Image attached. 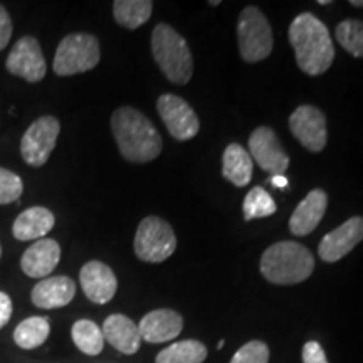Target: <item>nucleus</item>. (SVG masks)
Masks as SVG:
<instances>
[{
  "mask_svg": "<svg viewBox=\"0 0 363 363\" xmlns=\"http://www.w3.org/2000/svg\"><path fill=\"white\" fill-rule=\"evenodd\" d=\"M111 131L121 157L131 163H147L162 153V136L142 111L121 106L111 116Z\"/></svg>",
  "mask_w": 363,
  "mask_h": 363,
  "instance_id": "f257e3e1",
  "label": "nucleus"
},
{
  "mask_svg": "<svg viewBox=\"0 0 363 363\" xmlns=\"http://www.w3.org/2000/svg\"><path fill=\"white\" fill-rule=\"evenodd\" d=\"M289 43L294 49L298 67L308 76L323 74L333 65V40L326 26L313 13H299L291 22Z\"/></svg>",
  "mask_w": 363,
  "mask_h": 363,
  "instance_id": "f03ea898",
  "label": "nucleus"
},
{
  "mask_svg": "<svg viewBox=\"0 0 363 363\" xmlns=\"http://www.w3.org/2000/svg\"><path fill=\"white\" fill-rule=\"evenodd\" d=\"M262 276L272 284H299L315 269L310 249L293 240H281L267 247L261 257Z\"/></svg>",
  "mask_w": 363,
  "mask_h": 363,
  "instance_id": "7ed1b4c3",
  "label": "nucleus"
},
{
  "mask_svg": "<svg viewBox=\"0 0 363 363\" xmlns=\"http://www.w3.org/2000/svg\"><path fill=\"white\" fill-rule=\"evenodd\" d=\"M152 52L165 78L187 84L194 72V59L187 40L169 24H158L152 33Z\"/></svg>",
  "mask_w": 363,
  "mask_h": 363,
  "instance_id": "20e7f679",
  "label": "nucleus"
},
{
  "mask_svg": "<svg viewBox=\"0 0 363 363\" xmlns=\"http://www.w3.org/2000/svg\"><path fill=\"white\" fill-rule=\"evenodd\" d=\"M101 59L99 43L94 35L76 33L66 35L57 45L52 69L57 76H74L91 71Z\"/></svg>",
  "mask_w": 363,
  "mask_h": 363,
  "instance_id": "39448f33",
  "label": "nucleus"
},
{
  "mask_svg": "<svg viewBox=\"0 0 363 363\" xmlns=\"http://www.w3.org/2000/svg\"><path fill=\"white\" fill-rule=\"evenodd\" d=\"M135 254L143 262H163L169 259L177 249L174 229L167 220L157 216H148L140 222L135 234Z\"/></svg>",
  "mask_w": 363,
  "mask_h": 363,
  "instance_id": "423d86ee",
  "label": "nucleus"
},
{
  "mask_svg": "<svg viewBox=\"0 0 363 363\" xmlns=\"http://www.w3.org/2000/svg\"><path fill=\"white\" fill-rule=\"evenodd\" d=\"M240 56L246 62H259L272 51V30L259 9L249 6L240 12L238 22Z\"/></svg>",
  "mask_w": 363,
  "mask_h": 363,
  "instance_id": "0eeeda50",
  "label": "nucleus"
},
{
  "mask_svg": "<svg viewBox=\"0 0 363 363\" xmlns=\"http://www.w3.org/2000/svg\"><path fill=\"white\" fill-rule=\"evenodd\" d=\"M61 123L51 115L40 116L26 130L21 140V155L29 167L39 169L51 157L56 147Z\"/></svg>",
  "mask_w": 363,
  "mask_h": 363,
  "instance_id": "6e6552de",
  "label": "nucleus"
},
{
  "mask_svg": "<svg viewBox=\"0 0 363 363\" xmlns=\"http://www.w3.org/2000/svg\"><path fill=\"white\" fill-rule=\"evenodd\" d=\"M6 67L11 74L22 78L27 83H39L44 79L45 66L44 54L40 51L39 40L33 35H24L13 44L9 52Z\"/></svg>",
  "mask_w": 363,
  "mask_h": 363,
  "instance_id": "1a4fd4ad",
  "label": "nucleus"
},
{
  "mask_svg": "<svg viewBox=\"0 0 363 363\" xmlns=\"http://www.w3.org/2000/svg\"><path fill=\"white\" fill-rule=\"evenodd\" d=\"M157 110L169 133L179 142L192 140L201 130V121H199L192 106L180 96L162 94L157 101Z\"/></svg>",
  "mask_w": 363,
  "mask_h": 363,
  "instance_id": "9d476101",
  "label": "nucleus"
},
{
  "mask_svg": "<svg viewBox=\"0 0 363 363\" xmlns=\"http://www.w3.org/2000/svg\"><path fill=\"white\" fill-rule=\"evenodd\" d=\"M289 128L294 138L313 153L321 152L326 147L328 130L323 111L311 104H303L289 116Z\"/></svg>",
  "mask_w": 363,
  "mask_h": 363,
  "instance_id": "9b49d317",
  "label": "nucleus"
},
{
  "mask_svg": "<svg viewBox=\"0 0 363 363\" xmlns=\"http://www.w3.org/2000/svg\"><path fill=\"white\" fill-rule=\"evenodd\" d=\"M249 155L271 175H284L289 167V157L286 155L278 135L267 126H259L249 136Z\"/></svg>",
  "mask_w": 363,
  "mask_h": 363,
  "instance_id": "f8f14e48",
  "label": "nucleus"
},
{
  "mask_svg": "<svg viewBox=\"0 0 363 363\" xmlns=\"http://www.w3.org/2000/svg\"><path fill=\"white\" fill-rule=\"evenodd\" d=\"M81 288L86 298L96 305H106L115 298L118 279L110 266L99 261H89L81 267L79 272Z\"/></svg>",
  "mask_w": 363,
  "mask_h": 363,
  "instance_id": "ddd939ff",
  "label": "nucleus"
},
{
  "mask_svg": "<svg viewBox=\"0 0 363 363\" xmlns=\"http://www.w3.org/2000/svg\"><path fill=\"white\" fill-rule=\"evenodd\" d=\"M363 239V217H352L321 239L318 254L325 262H337Z\"/></svg>",
  "mask_w": 363,
  "mask_h": 363,
  "instance_id": "4468645a",
  "label": "nucleus"
},
{
  "mask_svg": "<svg viewBox=\"0 0 363 363\" xmlns=\"http://www.w3.org/2000/svg\"><path fill=\"white\" fill-rule=\"evenodd\" d=\"M184 330V320L174 310H153L142 318L138 325L140 337L148 343H167L175 340Z\"/></svg>",
  "mask_w": 363,
  "mask_h": 363,
  "instance_id": "2eb2a0df",
  "label": "nucleus"
},
{
  "mask_svg": "<svg viewBox=\"0 0 363 363\" xmlns=\"http://www.w3.org/2000/svg\"><path fill=\"white\" fill-rule=\"evenodd\" d=\"M61 259V247L54 239H39L22 254L21 267L29 278L45 279Z\"/></svg>",
  "mask_w": 363,
  "mask_h": 363,
  "instance_id": "dca6fc26",
  "label": "nucleus"
},
{
  "mask_svg": "<svg viewBox=\"0 0 363 363\" xmlns=\"http://www.w3.org/2000/svg\"><path fill=\"white\" fill-rule=\"evenodd\" d=\"M76 294V283L67 276H52L40 279L33 288L30 301L43 310H56L69 305Z\"/></svg>",
  "mask_w": 363,
  "mask_h": 363,
  "instance_id": "f3484780",
  "label": "nucleus"
},
{
  "mask_svg": "<svg viewBox=\"0 0 363 363\" xmlns=\"http://www.w3.org/2000/svg\"><path fill=\"white\" fill-rule=\"evenodd\" d=\"M326 207H328V197L323 190H311L294 208L291 219H289V230L294 235L311 234L323 219Z\"/></svg>",
  "mask_w": 363,
  "mask_h": 363,
  "instance_id": "a211bd4d",
  "label": "nucleus"
},
{
  "mask_svg": "<svg viewBox=\"0 0 363 363\" xmlns=\"http://www.w3.org/2000/svg\"><path fill=\"white\" fill-rule=\"evenodd\" d=\"M103 337L118 352L125 355H135L140 350L142 337H140L138 326L133 320L125 315H111L103 323Z\"/></svg>",
  "mask_w": 363,
  "mask_h": 363,
  "instance_id": "6ab92c4d",
  "label": "nucleus"
},
{
  "mask_svg": "<svg viewBox=\"0 0 363 363\" xmlns=\"http://www.w3.org/2000/svg\"><path fill=\"white\" fill-rule=\"evenodd\" d=\"M54 214L45 207H30L26 208L17 216L12 224V234L17 240L27 242V240L44 239L45 234L51 233L54 227Z\"/></svg>",
  "mask_w": 363,
  "mask_h": 363,
  "instance_id": "aec40b11",
  "label": "nucleus"
},
{
  "mask_svg": "<svg viewBox=\"0 0 363 363\" xmlns=\"http://www.w3.org/2000/svg\"><path fill=\"white\" fill-rule=\"evenodd\" d=\"M222 175L235 187H246L252 179V158L239 143H230L222 157Z\"/></svg>",
  "mask_w": 363,
  "mask_h": 363,
  "instance_id": "412c9836",
  "label": "nucleus"
},
{
  "mask_svg": "<svg viewBox=\"0 0 363 363\" xmlns=\"http://www.w3.org/2000/svg\"><path fill=\"white\" fill-rule=\"evenodd\" d=\"M51 333V323L44 316H30L21 321L13 330V342L22 350H34L44 345Z\"/></svg>",
  "mask_w": 363,
  "mask_h": 363,
  "instance_id": "4be33fe9",
  "label": "nucleus"
},
{
  "mask_svg": "<svg viewBox=\"0 0 363 363\" xmlns=\"http://www.w3.org/2000/svg\"><path fill=\"white\" fill-rule=\"evenodd\" d=\"M153 12V2L150 0H116L113 2V16L121 27L138 29L143 26Z\"/></svg>",
  "mask_w": 363,
  "mask_h": 363,
  "instance_id": "5701e85b",
  "label": "nucleus"
},
{
  "mask_svg": "<svg viewBox=\"0 0 363 363\" xmlns=\"http://www.w3.org/2000/svg\"><path fill=\"white\" fill-rule=\"evenodd\" d=\"M207 358V347L197 340L177 342L155 358V363H203Z\"/></svg>",
  "mask_w": 363,
  "mask_h": 363,
  "instance_id": "b1692460",
  "label": "nucleus"
},
{
  "mask_svg": "<svg viewBox=\"0 0 363 363\" xmlns=\"http://www.w3.org/2000/svg\"><path fill=\"white\" fill-rule=\"evenodd\" d=\"M71 337L79 352L96 357L104 348V337L99 326L91 320H78L71 328Z\"/></svg>",
  "mask_w": 363,
  "mask_h": 363,
  "instance_id": "393cba45",
  "label": "nucleus"
},
{
  "mask_svg": "<svg viewBox=\"0 0 363 363\" xmlns=\"http://www.w3.org/2000/svg\"><path fill=\"white\" fill-rule=\"evenodd\" d=\"M335 38L345 51L355 57H363V21L347 19L340 22Z\"/></svg>",
  "mask_w": 363,
  "mask_h": 363,
  "instance_id": "a878e982",
  "label": "nucleus"
},
{
  "mask_svg": "<svg viewBox=\"0 0 363 363\" xmlns=\"http://www.w3.org/2000/svg\"><path fill=\"white\" fill-rule=\"evenodd\" d=\"M244 219L254 220L269 217L276 212V202L262 187H254L249 190L242 203Z\"/></svg>",
  "mask_w": 363,
  "mask_h": 363,
  "instance_id": "bb28decb",
  "label": "nucleus"
},
{
  "mask_svg": "<svg viewBox=\"0 0 363 363\" xmlns=\"http://www.w3.org/2000/svg\"><path fill=\"white\" fill-rule=\"evenodd\" d=\"M22 192H24V184L21 177L11 170L0 169V206L19 202Z\"/></svg>",
  "mask_w": 363,
  "mask_h": 363,
  "instance_id": "cd10ccee",
  "label": "nucleus"
},
{
  "mask_svg": "<svg viewBox=\"0 0 363 363\" xmlns=\"http://www.w3.org/2000/svg\"><path fill=\"white\" fill-rule=\"evenodd\" d=\"M269 362V348L264 342L254 340L239 348L230 363H267Z\"/></svg>",
  "mask_w": 363,
  "mask_h": 363,
  "instance_id": "c85d7f7f",
  "label": "nucleus"
},
{
  "mask_svg": "<svg viewBox=\"0 0 363 363\" xmlns=\"http://www.w3.org/2000/svg\"><path fill=\"white\" fill-rule=\"evenodd\" d=\"M12 38V19L7 9L0 4V51L7 48Z\"/></svg>",
  "mask_w": 363,
  "mask_h": 363,
  "instance_id": "c756f323",
  "label": "nucleus"
},
{
  "mask_svg": "<svg viewBox=\"0 0 363 363\" xmlns=\"http://www.w3.org/2000/svg\"><path fill=\"white\" fill-rule=\"evenodd\" d=\"M303 363H328L320 343L308 342L305 347H303Z\"/></svg>",
  "mask_w": 363,
  "mask_h": 363,
  "instance_id": "7c9ffc66",
  "label": "nucleus"
},
{
  "mask_svg": "<svg viewBox=\"0 0 363 363\" xmlns=\"http://www.w3.org/2000/svg\"><path fill=\"white\" fill-rule=\"evenodd\" d=\"M12 316V299L7 293L0 291V330L11 321Z\"/></svg>",
  "mask_w": 363,
  "mask_h": 363,
  "instance_id": "2f4dec72",
  "label": "nucleus"
},
{
  "mask_svg": "<svg viewBox=\"0 0 363 363\" xmlns=\"http://www.w3.org/2000/svg\"><path fill=\"white\" fill-rule=\"evenodd\" d=\"M269 182L272 185H274V187H278V189L288 187V179H286L284 175H271Z\"/></svg>",
  "mask_w": 363,
  "mask_h": 363,
  "instance_id": "473e14b6",
  "label": "nucleus"
},
{
  "mask_svg": "<svg viewBox=\"0 0 363 363\" xmlns=\"http://www.w3.org/2000/svg\"><path fill=\"white\" fill-rule=\"evenodd\" d=\"M350 4L353 7H363V0H352Z\"/></svg>",
  "mask_w": 363,
  "mask_h": 363,
  "instance_id": "72a5a7b5",
  "label": "nucleus"
},
{
  "mask_svg": "<svg viewBox=\"0 0 363 363\" xmlns=\"http://www.w3.org/2000/svg\"><path fill=\"white\" fill-rule=\"evenodd\" d=\"M224 345H225V340H220V342L217 343V348H219V350H222V348H224Z\"/></svg>",
  "mask_w": 363,
  "mask_h": 363,
  "instance_id": "f704fd0d",
  "label": "nucleus"
},
{
  "mask_svg": "<svg viewBox=\"0 0 363 363\" xmlns=\"http://www.w3.org/2000/svg\"><path fill=\"white\" fill-rule=\"evenodd\" d=\"M318 4H321V6H326V4H330V0H320Z\"/></svg>",
  "mask_w": 363,
  "mask_h": 363,
  "instance_id": "c9c22d12",
  "label": "nucleus"
},
{
  "mask_svg": "<svg viewBox=\"0 0 363 363\" xmlns=\"http://www.w3.org/2000/svg\"><path fill=\"white\" fill-rule=\"evenodd\" d=\"M208 4H211V6H219L220 2H217V0H212V2H208Z\"/></svg>",
  "mask_w": 363,
  "mask_h": 363,
  "instance_id": "e433bc0d",
  "label": "nucleus"
},
{
  "mask_svg": "<svg viewBox=\"0 0 363 363\" xmlns=\"http://www.w3.org/2000/svg\"><path fill=\"white\" fill-rule=\"evenodd\" d=\"M0 257H2V246H0Z\"/></svg>",
  "mask_w": 363,
  "mask_h": 363,
  "instance_id": "4c0bfd02",
  "label": "nucleus"
}]
</instances>
